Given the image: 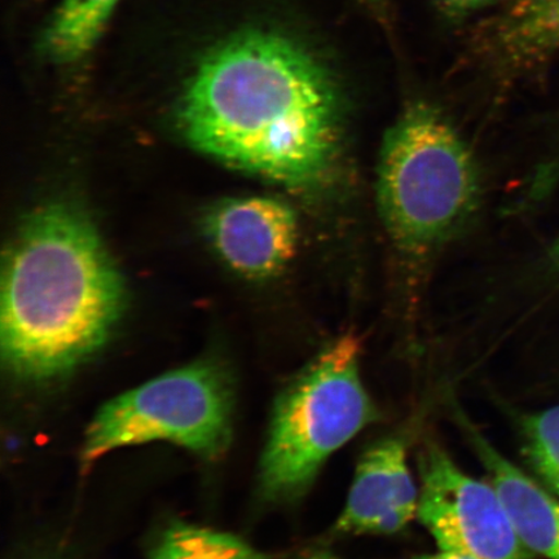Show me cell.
<instances>
[{
  "instance_id": "obj_8",
  "label": "cell",
  "mask_w": 559,
  "mask_h": 559,
  "mask_svg": "<svg viewBox=\"0 0 559 559\" xmlns=\"http://www.w3.org/2000/svg\"><path fill=\"white\" fill-rule=\"evenodd\" d=\"M419 491L401 438H386L362 454L335 531L349 535L400 533L417 515Z\"/></svg>"
},
{
  "instance_id": "obj_17",
  "label": "cell",
  "mask_w": 559,
  "mask_h": 559,
  "mask_svg": "<svg viewBox=\"0 0 559 559\" xmlns=\"http://www.w3.org/2000/svg\"><path fill=\"white\" fill-rule=\"evenodd\" d=\"M298 559H338L330 554H323V551H314V554H310L307 556H302Z\"/></svg>"
},
{
  "instance_id": "obj_16",
  "label": "cell",
  "mask_w": 559,
  "mask_h": 559,
  "mask_svg": "<svg viewBox=\"0 0 559 559\" xmlns=\"http://www.w3.org/2000/svg\"><path fill=\"white\" fill-rule=\"evenodd\" d=\"M414 559H475L471 556L457 554V551L442 550L439 549L438 554L435 555H423Z\"/></svg>"
},
{
  "instance_id": "obj_10",
  "label": "cell",
  "mask_w": 559,
  "mask_h": 559,
  "mask_svg": "<svg viewBox=\"0 0 559 559\" xmlns=\"http://www.w3.org/2000/svg\"><path fill=\"white\" fill-rule=\"evenodd\" d=\"M481 41L501 68L519 72L544 64L559 53V0H512Z\"/></svg>"
},
{
  "instance_id": "obj_13",
  "label": "cell",
  "mask_w": 559,
  "mask_h": 559,
  "mask_svg": "<svg viewBox=\"0 0 559 559\" xmlns=\"http://www.w3.org/2000/svg\"><path fill=\"white\" fill-rule=\"evenodd\" d=\"M530 464L559 498V405L523 424Z\"/></svg>"
},
{
  "instance_id": "obj_9",
  "label": "cell",
  "mask_w": 559,
  "mask_h": 559,
  "mask_svg": "<svg viewBox=\"0 0 559 559\" xmlns=\"http://www.w3.org/2000/svg\"><path fill=\"white\" fill-rule=\"evenodd\" d=\"M467 436L531 554L559 559V501L466 425Z\"/></svg>"
},
{
  "instance_id": "obj_7",
  "label": "cell",
  "mask_w": 559,
  "mask_h": 559,
  "mask_svg": "<svg viewBox=\"0 0 559 559\" xmlns=\"http://www.w3.org/2000/svg\"><path fill=\"white\" fill-rule=\"evenodd\" d=\"M205 229L222 260L251 278L277 274L297 248V216L275 199L222 201L210 210Z\"/></svg>"
},
{
  "instance_id": "obj_18",
  "label": "cell",
  "mask_w": 559,
  "mask_h": 559,
  "mask_svg": "<svg viewBox=\"0 0 559 559\" xmlns=\"http://www.w3.org/2000/svg\"><path fill=\"white\" fill-rule=\"evenodd\" d=\"M551 261H554L556 269L559 271V237L554 245V248H551Z\"/></svg>"
},
{
  "instance_id": "obj_12",
  "label": "cell",
  "mask_w": 559,
  "mask_h": 559,
  "mask_svg": "<svg viewBox=\"0 0 559 559\" xmlns=\"http://www.w3.org/2000/svg\"><path fill=\"white\" fill-rule=\"evenodd\" d=\"M150 559H271L241 537L174 522L159 536Z\"/></svg>"
},
{
  "instance_id": "obj_15",
  "label": "cell",
  "mask_w": 559,
  "mask_h": 559,
  "mask_svg": "<svg viewBox=\"0 0 559 559\" xmlns=\"http://www.w3.org/2000/svg\"><path fill=\"white\" fill-rule=\"evenodd\" d=\"M369 11H372L377 17L388 16L391 0H359Z\"/></svg>"
},
{
  "instance_id": "obj_3",
  "label": "cell",
  "mask_w": 559,
  "mask_h": 559,
  "mask_svg": "<svg viewBox=\"0 0 559 559\" xmlns=\"http://www.w3.org/2000/svg\"><path fill=\"white\" fill-rule=\"evenodd\" d=\"M478 174L463 139L426 104L411 105L383 138L377 204L391 241L421 260L473 212Z\"/></svg>"
},
{
  "instance_id": "obj_11",
  "label": "cell",
  "mask_w": 559,
  "mask_h": 559,
  "mask_svg": "<svg viewBox=\"0 0 559 559\" xmlns=\"http://www.w3.org/2000/svg\"><path fill=\"white\" fill-rule=\"evenodd\" d=\"M121 0H62L39 39V52L72 64L94 50Z\"/></svg>"
},
{
  "instance_id": "obj_6",
  "label": "cell",
  "mask_w": 559,
  "mask_h": 559,
  "mask_svg": "<svg viewBox=\"0 0 559 559\" xmlns=\"http://www.w3.org/2000/svg\"><path fill=\"white\" fill-rule=\"evenodd\" d=\"M417 516L439 549L475 559H531L492 484L469 477L430 443L418 457Z\"/></svg>"
},
{
  "instance_id": "obj_2",
  "label": "cell",
  "mask_w": 559,
  "mask_h": 559,
  "mask_svg": "<svg viewBox=\"0 0 559 559\" xmlns=\"http://www.w3.org/2000/svg\"><path fill=\"white\" fill-rule=\"evenodd\" d=\"M123 304L122 277L88 216L64 202L38 209L4 262L5 366L35 381L69 373L105 344Z\"/></svg>"
},
{
  "instance_id": "obj_1",
  "label": "cell",
  "mask_w": 559,
  "mask_h": 559,
  "mask_svg": "<svg viewBox=\"0 0 559 559\" xmlns=\"http://www.w3.org/2000/svg\"><path fill=\"white\" fill-rule=\"evenodd\" d=\"M341 115L330 67L302 41L264 26L210 47L178 108L181 132L195 150L302 191L330 179Z\"/></svg>"
},
{
  "instance_id": "obj_14",
  "label": "cell",
  "mask_w": 559,
  "mask_h": 559,
  "mask_svg": "<svg viewBox=\"0 0 559 559\" xmlns=\"http://www.w3.org/2000/svg\"><path fill=\"white\" fill-rule=\"evenodd\" d=\"M440 3H443L447 9L454 11H472L477 10L479 7H485L493 0H439Z\"/></svg>"
},
{
  "instance_id": "obj_4",
  "label": "cell",
  "mask_w": 559,
  "mask_h": 559,
  "mask_svg": "<svg viewBox=\"0 0 559 559\" xmlns=\"http://www.w3.org/2000/svg\"><path fill=\"white\" fill-rule=\"evenodd\" d=\"M360 353L358 335H342L280 394L261 460L263 498H300L326 460L379 417L361 381Z\"/></svg>"
},
{
  "instance_id": "obj_5",
  "label": "cell",
  "mask_w": 559,
  "mask_h": 559,
  "mask_svg": "<svg viewBox=\"0 0 559 559\" xmlns=\"http://www.w3.org/2000/svg\"><path fill=\"white\" fill-rule=\"evenodd\" d=\"M234 408L233 380L216 362L171 370L97 411L83 440V469L111 451L155 440L219 459L233 439Z\"/></svg>"
}]
</instances>
